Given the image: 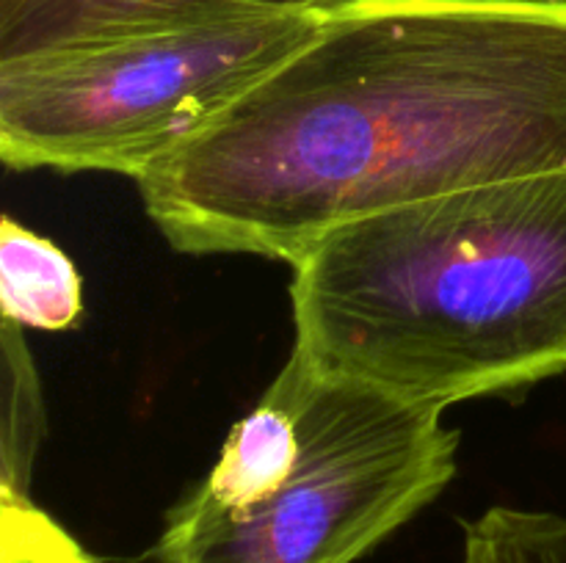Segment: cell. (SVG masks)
Here are the masks:
<instances>
[{
  "instance_id": "cell-10",
  "label": "cell",
  "mask_w": 566,
  "mask_h": 563,
  "mask_svg": "<svg viewBox=\"0 0 566 563\" xmlns=\"http://www.w3.org/2000/svg\"><path fill=\"white\" fill-rule=\"evenodd\" d=\"M0 563H99L31 497L0 495Z\"/></svg>"
},
{
  "instance_id": "cell-6",
  "label": "cell",
  "mask_w": 566,
  "mask_h": 563,
  "mask_svg": "<svg viewBox=\"0 0 566 563\" xmlns=\"http://www.w3.org/2000/svg\"><path fill=\"white\" fill-rule=\"evenodd\" d=\"M298 362L291 353L258 406L230 431L221 456L193 500L243 508L274 491L298 458Z\"/></svg>"
},
{
  "instance_id": "cell-1",
  "label": "cell",
  "mask_w": 566,
  "mask_h": 563,
  "mask_svg": "<svg viewBox=\"0 0 566 563\" xmlns=\"http://www.w3.org/2000/svg\"><path fill=\"white\" fill-rule=\"evenodd\" d=\"M566 171V0H346L136 185L182 254L296 263L332 230Z\"/></svg>"
},
{
  "instance_id": "cell-4",
  "label": "cell",
  "mask_w": 566,
  "mask_h": 563,
  "mask_svg": "<svg viewBox=\"0 0 566 563\" xmlns=\"http://www.w3.org/2000/svg\"><path fill=\"white\" fill-rule=\"evenodd\" d=\"M296 362L302 445L287 478L243 508L186 497L155 563H357L451 484L459 434L440 408Z\"/></svg>"
},
{
  "instance_id": "cell-7",
  "label": "cell",
  "mask_w": 566,
  "mask_h": 563,
  "mask_svg": "<svg viewBox=\"0 0 566 563\" xmlns=\"http://www.w3.org/2000/svg\"><path fill=\"white\" fill-rule=\"evenodd\" d=\"M0 309L22 329L64 331L83 315V282L72 259L48 237L0 221Z\"/></svg>"
},
{
  "instance_id": "cell-9",
  "label": "cell",
  "mask_w": 566,
  "mask_h": 563,
  "mask_svg": "<svg viewBox=\"0 0 566 563\" xmlns=\"http://www.w3.org/2000/svg\"><path fill=\"white\" fill-rule=\"evenodd\" d=\"M462 563H566V517L492 506L464 524Z\"/></svg>"
},
{
  "instance_id": "cell-2",
  "label": "cell",
  "mask_w": 566,
  "mask_h": 563,
  "mask_svg": "<svg viewBox=\"0 0 566 563\" xmlns=\"http://www.w3.org/2000/svg\"><path fill=\"white\" fill-rule=\"evenodd\" d=\"M293 353L446 412L566 373V171L381 210L293 263Z\"/></svg>"
},
{
  "instance_id": "cell-5",
  "label": "cell",
  "mask_w": 566,
  "mask_h": 563,
  "mask_svg": "<svg viewBox=\"0 0 566 563\" xmlns=\"http://www.w3.org/2000/svg\"><path fill=\"white\" fill-rule=\"evenodd\" d=\"M346 0H0V61L243 14L329 11Z\"/></svg>"
},
{
  "instance_id": "cell-3",
  "label": "cell",
  "mask_w": 566,
  "mask_h": 563,
  "mask_svg": "<svg viewBox=\"0 0 566 563\" xmlns=\"http://www.w3.org/2000/svg\"><path fill=\"white\" fill-rule=\"evenodd\" d=\"M321 17H227L0 61V160L138 180L302 47Z\"/></svg>"
},
{
  "instance_id": "cell-8",
  "label": "cell",
  "mask_w": 566,
  "mask_h": 563,
  "mask_svg": "<svg viewBox=\"0 0 566 563\" xmlns=\"http://www.w3.org/2000/svg\"><path fill=\"white\" fill-rule=\"evenodd\" d=\"M0 495L31 497L33 464L48 434V414L42 381L22 326L11 320L0 323Z\"/></svg>"
}]
</instances>
